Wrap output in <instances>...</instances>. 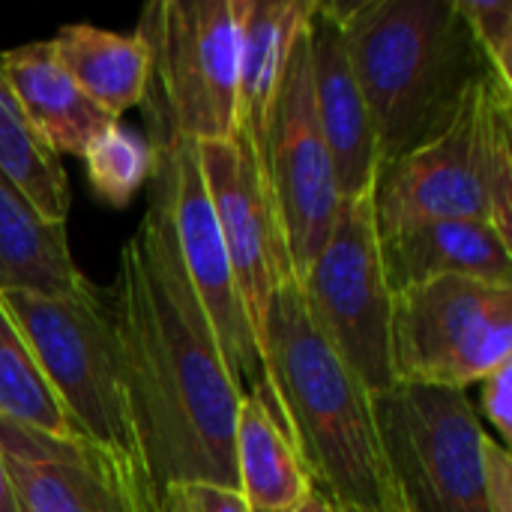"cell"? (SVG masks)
Masks as SVG:
<instances>
[{
  "mask_svg": "<svg viewBox=\"0 0 512 512\" xmlns=\"http://www.w3.org/2000/svg\"><path fill=\"white\" fill-rule=\"evenodd\" d=\"M108 297L135 456L156 504L174 483L237 489L234 423L243 393L189 288L156 180L138 228L120 246Z\"/></svg>",
  "mask_w": 512,
  "mask_h": 512,
  "instance_id": "obj_1",
  "label": "cell"
},
{
  "mask_svg": "<svg viewBox=\"0 0 512 512\" xmlns=\"http://www.w3.org/2000/svg\"><path fill=\"white\" fill-rule=\"evenodd\" d=\"M369 105L381 168L441 135L489 63L456 0L327 3Z\"/></svg>",
  "mask_w": 512,
  "mask_h": 512,
  "instance_id": "obj_2",
  "label": "cell"
},
{
  "mask_svg": "<svg viewBox=\"0 0 512 512\" xmlns=\"http://www.w3.org/2000/svg\"><path fill=\"white\" fill-rule=\"evenodd\" d=\"M267 387L312 486L342 512H399L369 390L312 324L297 279L267 306Z\"/></svg>",
  "mask_w": 512,
  "mask_h": 512,
  "instance_id": "obj_3",
  "label": "cell"
},
{
  "mask_svg": "<svg viewBox=\"0 0 512 512\" xmlns=\"http://www.w3.org/2000/svg\"><path fill=\"white\" fill-rule=\"evenodd\" d=\"M372 204L378 234L426 219H480L510 240V87L483 75L441 135L381 168Z\"/></svg>",
  "mask_w": 512,
  "mask_h": 512,
  "instance_id": "obj_4",
  "label": "cell"
},
{
  "mask_svg": "<svg viewBox=\"0 0 512 512\" xmlns=\"http://www.w3.org/2000/svg\"><path fill=\"white\" fill-rule=\"evenodd\" d=\"M135 33L147 45L141 108L153 156L234 138L240 0H153Z\"/></svg>",
  "mask_w": 512,
  "mask_h": 512,
  "instance_id": "obj_5",
  "label": "cell"
},
{
  "mask_svg": "<svg viewBox=\"0 0 512 512\" xmlns=\"http://www.w3.org/2000/svg\"><path fill=\"white\" fill-rule=\"evenodd\" d=\"M0 297L72 429L135 456L108 288L87 282L66 297L0 288Z\"/></svg>",
  "mask_w": 512,
  "mask_h": 512,
  "instance_id": "obj_6",
  "label": "cell"
},
{
  "mask_svg": "<svg viewBox=\"0 0 512 512\" xmlns=\"http://www.w3.org/2000/svg\"><path fill=\"white\" fill-rule=\"evenodd\" d=\"M387 474L405 512H486V429L468 390L393 384L372 393Z\"/></svg>",
  "mask_w": 512,
  "mask_h": 512,
  "instance_id": "obj_7",
  "label": "cell"
},
{
  "mask_svg": "<svg viewBox=\"0 0 512 512\" xmlns=\"http://www.w3.org/2000/svg\"><path fill=\"white\" fill-rule=\"evenodd\" d=\"M512 360V288L432 279L393 294L390 363L396 384L468 390Z\"/></svg>",
  "mask_w": 512,
  "mask_h": 512,
  "instance_id": "obj_8",
  "label": "cell"
},
{
  "mask_svg": "<svg viewBox=\"0 0 512 512\" xmlns=\"http://www.w3.org/2000/svg\"><path fill=\"white\" fill-rule=\"evenodd\" d=\"M297 285L312 324L369 396L393 387V291L381 261L372 192L339 204L324 249Z\"/></svg>",
  "mask_w": 512,
  "mask_h": 512,
  "instance_id": "obj_9",
  "label": "cell"
},
{
  "mask_svg": "<svg viewBox=\"0 0 512 512\" xmlns=\"http://www.w3.org/2000/svg\"><path fill=\"white\" fill-rule=\"evenodd\" d=\"M0 453L18 512H159L138 459L84 435L0 420Z\"/></svg>",
  "mask_w": 512,
  "mask_h": 512,
  "instance_id": "obj_10",
  "label": "cell"
},
{
  "mask_svg": "<svg viewBox=\"0 0 512 512\" xmlns=\"http://www.w3.org/2000/svg\"><path fill=\"white\" fill-rule=\"evenodd\" d=\"M306 24L291 45L270 135V189L297 279L324 249L342 204L315 114Z\"/></svg>",
  "mask_w": 512,
  "mask_h": 512,
  "instance_id": "obj_11",
  "label": "cell"
},
{
  "mask_svg": "<svg viewBox=\"0 0 512 512\" xmlns=\"http://www.w3.org/2000/svg\"><path fill=\"white\" fill-rule=\"evenodd\" d=\"M195 156L210 192V204L231 261L237 294L264 366L270 297L285 279H297L285 246L273 189L261 177L258 165L252 162L246 144L237 135L228 141L195 144Z\"/></svg>",
  "mask_w": 512,
  "mask_h": 512,
  "instance_id": "obj_12",
  "label": "cell"
},
{
  "mask_svg": "<svg viewBox=\"0 0 512 512\" xmlns=\"http://www.w3.org/2000/svg\"><path fill=\"white\" fill-rule=\"evenodd\" d=\"M153 180L165 189L183 273L213 327V336L219 342L222 360L234 384L240 387V393H252V390L270 393L264 366H261L240 294H237L231 261L219 234V222L210 204V192L198 168L195 147H183L165 159H156Z\"/></svg>",
  "mask_w": 512,
  "mask_h": 512,
  "instance_id": "obj_13",
  "label": "cell"
},
{
  "mask_svg": "<svg viewBox=\"0 0 512 512\" xmlns=\"http://www.w3.org/2000/svg\"><path fill=\"white\" fill-rule=\"evenodd\" d=\"M306 36L318 126L333 159L339 198L351 201L375 192L381 174L375 123L354 75L342 27L327 9V3L315 0Z\"/></svg>",
  "mask_w": 512,
  "mask_h": 512,
  "instance_id": "obj_14",
  "label": "cell"
},
{
  "mask_svg": "<svg viewBox=\"0 0 512 512\" xmlns=\"http://www.w3.org/2000/svg\"><path fill=\"white\" fill-rule=\"evenodd\" d=\"M315 0H240L237 138L270 183V135L291 45Z\"/></svg>",
  "mask_w": 512,
  "mask_h": 512,
  "instance_id": "obj_15",
  "label": "cell"
},
{
  "mask_svg": "<svg viewBox=\"0 0 512 512\" xmlns=\"http://www.w3.org/2000/svg\"><path fill=\"white\" fill-rule=\"evenodd\" d=\"M381 237L390 291L432 279H477L512 288L510 240L480 219H426Z\"/></svg>",
  "mask_w": 512,
  "mask_h": 512,
  "instance_id": "obj_16",
  "label": "cell"
},
{
  "mask_svg": "<svg viewBox=\"0 0 512 512\" xmlns=\"http://www.w3.org/2000/svg\"><path fill=\"white\" fill-rule=\"evenodd\" d=\"M0 69L45 144L63 156H81L84 147L108 126V117L69 78L54 57L51 42H27L0 54Z\"/></svg>",
  "mask_w": 512,
  "mask_h": 512,
  "instance_id": "obj_17",
  "label": "cell"
},
{
  "mask_svg": "<svg viewBox=\"0 0 512 512\" xmlns=\"http://www.w3.org/2000/svg\"><path fill=\"white\" fill-rule=\"evenodd\" d=\"M234 474L237 492L252 512H297L315 489L267 390H252L240 399Z\"/></svg>",
  "mask_w": 512,
  "mask_h": 512,
  "instance_id": "obj_18",
  "label": "cell"
},
{
  "mask_svg": "<svg viewBox=\"0 0 512 512\" xmlns=\"http://www.w3.org/2000/svg\"><path fill=\"white\" fill-rule=\"evenodd\" d=\"M90 279L78 270L63 222H45L0 174V288L66 297Z\"/></svg>",
  "mask_w": 512,
  "mask_h": 512,
  "instance_id": "obj_19",
  "label": "cell"
},
{
  "mask_svg": "<svg viewBox=\"0 0 512 512\" xmlns=\"http://www.w3.org/2000/svg\"><path fill=\"white\" fill-rule=\"evenodd\" d=\"M48 42L69 78L108 117L120 120L129 108L141 105L147 87V45L138 33L66 24Z\"/></svg>",
  "mask_w": 512,
  "mask_h": 512,
  "instance_id": "obj_20",
  "label": "cell"
},
{
  "mask_svg": "<svg viewBox=\"0 0 512 512\" xmlns=\"http://www.w3.org/2000/svg\"><path fill=\"white\" fill-rule=\"evenodd\" d=\"M0 174L45 219L63 222L72 207V189L63 159L33 129L0 69Z\"/></svg>",
  "mask_w": 512,
  "mask_h": 512,
  "instance_id": "obj_21",
  "label": "cell"
},
{
  "mask_svg": "<svg viewBox=\"0 0 512 512\" xmlns=\"http://www.w3.org/2000/svg\"><path fill=\"white\" fill-rule=\"evenodd\" d=\"M0 420L51 432V435L75 432L60 402L48 390L18 324L6 312L3 297H0Z\"/></svg>",
  "mask_w": 512,
  "mask_h": 512,
  "instance_id": "obj_22",
  "label": "cell"
},
{
  "mask_svg": "<svg viewBox=\"0 0 512 512\" xmlns=\"http://www.w3.org/2000/svg\"><path fill=\"white\" fill-rule=\"evenodd\" d=\"M87 165V183L99 201L126 207L141 186L153 177L156 156L144 135L126 129L120 120L108 123L81 153Z\"/></svg>",
  "mask_w": 512,
  "mask_h": 512,
  "instance_id": "obj_23",
  "label": "cell"
},
{
  "mask_svg": "<svg viewBox=\"0 0 512 512\" xmlns=\"http://www.w3.org/2000/svg\"><path fill=\"white\" fill-rule=\"evenodd\" d=\"M492 75L512 90V3L510 0H456Z\"/></svg>",
  "mask_w": 512,
  "mask_h": 512,
  "instance_id": "obj_24",
  "label": "cell"
},
{
  "mask_svg": "<svg viewBox=\"0 0 512 512\" xmlns=\"http://www.w3.org/2000/svg\"><path fill=\"white\" fill-rule=\"evenodd\" d=\"M159 512H252L237 489L219 483H174L162 492Z\"/></svg>",
  "mask_w": 512,
  "mask_h": 512,
  "instance_id": "obj_25",
  "label": "cell"
},
{
  "mask_svg": "<svg viewBox=\"0 0 512 512\" xmlns=\"http://www.w3.org/2000/svg\"><path fill=\"white\" fill-rule=\"evenodd\" d=\"M483 504L486 512H512V456L489 435L483 444Z\"/></svg>",
  "mask_w": 512,
  "mask_h": 512,
  "instance_id": "obj_26",
  "label": "cell"
},
{
  "mask_svg": "<svg viewBox=\"0 0 512 512\" xmlns=\"http://www.w3.org/2000/svg\"><path fill=\"white\" fill-rule=\"evenodd\" d=\"M480 384H483V393H480L483 414L489 426H495V432L501 435V444L507 447L512 441V360L498 366Z\"/></svg>",
  "mask_w": 512,
  "mask_h": 512,
  "instance_id": "obj_27",
  "label": "cell"
},
{
  "mask_svg": "<svg viewBox=\"0 0 512 512\" xmlns=\"http://www.w3.org/2000/svg\"><path fill=\"white\" fill-rule=\"evenodd\" d=\"M0 512H18L15 489H12V480H9V471H6V462H3V453H0Z\"/></svg>",
  "mask_w": 512,
  "mask_h": 512,
  "instance_id": "obj_28",
  "label": "cell"
},
{
  "mask_svg": "<svg viewBox=\"0 0 512 512\" xmlns=\"http://www.w3.org/2000/svg\"><path fill=\"white\" fill-rule=\"evenodd\" d=\"M297 512H342V510H339L330 498H324L318 489H312V495L303 501V507H300Z\"/></svg>",
  "mask_w": 512,
  "mask_h": 512,
  "instance_id": "obj_29",
  "label": "cell"
},
{
  "mask_svg": "<svg viewBox=\"0 0 512 512\" xmlns=\"http://www.w3.org/2000/svg\"><path fill=\"white\" fill-rule=\"evenodd\" d=\"M399 512H405V510H399Z\"/></svg>",
  "mask_w": 512,
  "mask_h": 512,
  "instance_id": "obj_30",
  "label": "cell"
}]
</instances>
